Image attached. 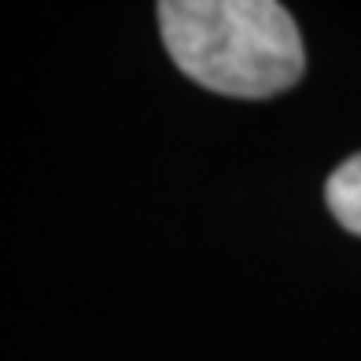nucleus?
<instances>
[{"instance_id":"1","label":"nucleus","mask_w":361,"mask_h":361,"mask_svg":"<svg viewBox=\"0 0 361 361\" xmlns=\"http://www.w3.org/2000/svg\"><path fill=\"white\" fill-rule=\"evenodd\" d=\"M155 11L177 71L210 92L266 100L306 71L299 26L276 0H162Z\"/></svg>"},{"instance_id":"2","label":"nucleus","mask_w":361,"mask_h":361,"mask_svg":"<svg viewBox=\"0 0 361 361\" xmlns=\"http://www.w3.org/2000/svg\"><path fill=\"white\" fill-rule=\"evenodd\" d=\"M324 200L336 221L347 233L361 236V155H350L343 166H336V173L324 185Z\"/></svg>"}]
</instances>
